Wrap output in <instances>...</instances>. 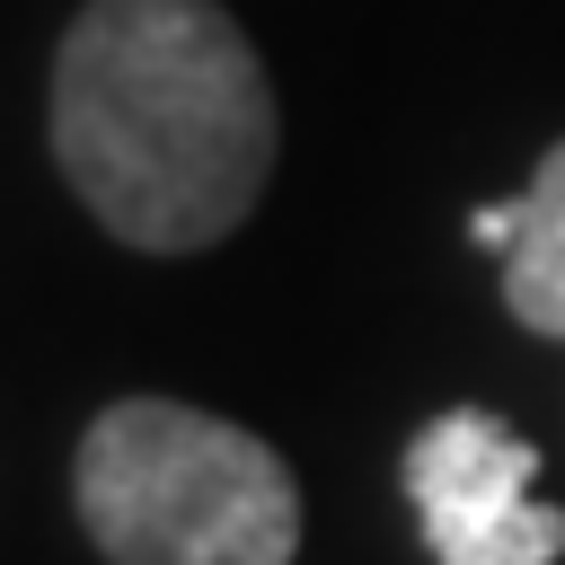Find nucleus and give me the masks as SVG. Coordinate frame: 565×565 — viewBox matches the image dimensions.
<instances>
[{
    "mask_svg": "<svg viewBox=\"0 0 565 565\" xmlns=\"http://www.w3.org/2000/svg\"><path fill=\"white\" fill-rule=\"evenodd\" d=\"M406 503L433 565H556L565 512L539 503V450L494 406H441L406 459Z\"/></svg>",
    "mask_w": 565,
    "mask_h": 565,
    "instance_id": "3",
    "label": "nucleus"
},
{
    "mask_svg": "<svg viewBox=\"0 0 565 565\" xmlns=\"http://www.w3.org/2000/svg\"><path fill=\"white\" fill-rule=\"evenodd\" d=\"M53 168L141 256L221 247L274 177V88L221 0H88L53 53Z\"/></svg>",
    "mask_w": 565,
    "mask_h": 565,
    "instance_id": "1",
    "label": "nucleus"
},
{
    "mask_svg": "<svg viewBox=\"0 0 565 565\" xmlns=\"http://www.w3.org/2000/svg\"><path fill=\"white\" fill-rule=\"evenodd\" d=\"M503 309L530 335H565V141L521 185V230L503 247Z\"/></svg>",
    "mask_w": 565,
    "mask_h": 565,
    "instance_id": "4",
    "label": "nucleus"
},
{
    "mask_svg": "<svg viewBox=\"0 0 565 565\" xmlns=\"http://www.w3.org/2000/svg\"><path fill=\"white\" fill-rule=\"evenodd\" d=\"M512 230H521V194H512V203H477V212H468V238H477V247H494V256L512 247Z\"/></svg>",
    "mask_w": 565,
    "mask_h": 565,
    "instance_id": "5",
    "label": "nucleus"
},
{
    "mask_svg": "<svg viewBox=\"0 0 565 565\" xmlns=\"http://www.w3.org/2000/svg\"><path fill=\"white\" fill-rule=\"evenodd\" d=\"M71 503L106 565H291L300 486L274 441L177 397H115L71 450Z\"/></svg>",
    "mask_w": 565,
    "mask_h": 565,
    "instance_id": "2",
    "label": "nucleus"
}]
</instances>
